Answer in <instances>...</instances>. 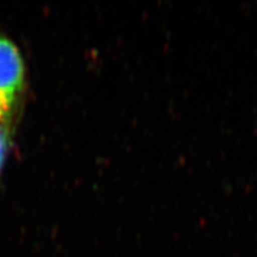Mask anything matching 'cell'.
I'll return each mask as SVG.
<instances>
[{"instance_id": "obj_1", "label": "cell", "mask_w": 257, "mask_h": 257, "mask_svg": "<svg viewBox=\"0 0 257 257\" xmlns=\"http://www.w3.org/2000/svg\"><path fill=\"white\" fill-rule=\"evenodd\" d=\"M24 63L16 46L0 36V115L5 118L24 85Z\"/></svg>"}, {"instance_id": "obj_2", "label": "cell", "mask_w": 257, "mask_h": 257, "mask_svg": "<svg viewBox=\"0 0 257 257\" xmlns=\"http://www.w3.org/2000/svg\"><path fill=\"white\" fill-rule=\"evenodd\" d=\"M3 120H4V118H3V116H2V115H0V122H2Z\"/></svg>"}]
</instances>
